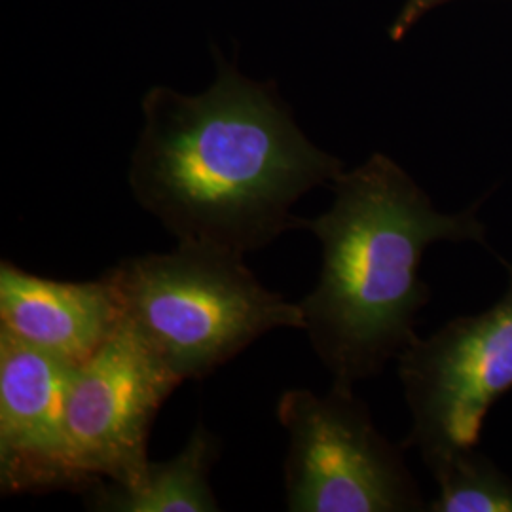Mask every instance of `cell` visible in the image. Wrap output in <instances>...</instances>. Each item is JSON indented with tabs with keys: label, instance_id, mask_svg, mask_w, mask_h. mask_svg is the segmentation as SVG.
I'll use <instances>...</instances> for the list:
<instances>
[{
	"label": "cell",
	"instance_id": "cell-1",
	"mask_svg": "<svg viewBox=\"0 0 512 512\" xmlns=\"http://www.w3.org/2000/svg\"><path fill=\"white\" fill-rule=\"evenodd\" d=\"M342 171L270 84L219 63L205 92L148 90L129 186L177 243L245 256L306 230L294 203Z\"/></svg>",
	"mask_w": 512,
	"mask_h": 512
},
{
	"label": "cell",
	"instance_id": "cell-2",
	"mask_svg": "<svg viewBox=\"0 0 512 512\" xmlns=\"http://www.w3.org/2000/svg\"><path fill=\"white\" fill-rule=\"evenodd\" d=\"M334 202L306 230L321 243L315 289L298 302L311 348L332 385L353 389L397 359L416 338V317L431 300L421 260L437 241L488 249L480 203L440 213L425 190L385 154L342 171Z\"/></svg>",
	"mask_w": 512,
	"mask_h": 512
},
{
	"label": "cell",
	"instance_id": "cell-3",
	"mask_svg": "<svg viewBox=\"0 0 512 512\" xmlns=\"http://www.w3.org/2000/svg\"><path fill=\"white\" fill-rule=\"evenodd\" d=\"M122 319L183 384L275 329H304L298 304L266 289L245 256L200 245L131 256L103 274Z\"/></svg>",
	"mask_w": 512,
	"mask_h": 512
},
{
	"label": "cell",
	"instance_id": "cell-4",
	"mask_svg": "<svg viewBox=\"0 0 512 512\" xmlns=\"http://www.w3.org/2000/svg\"><path fill=\"white\" fill-rule=\"evenodd\" d=\"M277 420L289 433L285 497L293 512H414L427 503L404 461L353 389L285 391Z\"/></svg>",
	"mask_w": 512,
	"mask_h": 512
},
{
	"label": "cell",
	"instance_id": "cell-5",
	"mask_svg": "<svg viewBox=\"0 0 512 512\" xmlns=\"http://www.w3.org/2000/svg\"><path fill=\"white\" fill-rule=\"evenodd\" d=\"M503 266L507 291L490 310L416 336L397 357L412 414L406 446L418 448L431 475L476 448L490 408L512 389V262Z\"/></svg>",
	"mask_w": 512,
	"mask_h": 512
},
{
	"label": "cell",
	"instance_id": "cell-6",
	"mask_svg": "<svg viewBox=\"0 0 512 512\" xmlns=\"http://www.w3.org/2000/svg\"><path fill=\"white\" fill-rule=\"evenodd\" d=\"M181 382L124 323L74 368L65 404L67 454L86 490L97 480L129 484L148 465L156 414Z\"/></svg>",
	"mask_w": 512,
	"mask_h": 512
},
{
	"label": "cell",
	"instance_id": "cell-7",
	"mask_svg": "<svg viewBox=\"0 0 512 512\" xmlns=\"http://www.w3.org/2000/svg\"><path fill=\"white\" fill-rule=\"evenodd\" d=\"M74 368L0 329L2 494L78 490L65 437Z\"/></svg>",
	"mask_w": 512,
	"mask_h": 512
},
{
	"label": "cell",
	"instance_id": "cell-8",
	"mask_svg": "<svg viewBox=\"0 0 512 512\" xmlns=\"http://www.w3.org/2000/svg\"><path fill=\"white\" fill-rule=\"evenodd\" d=\"M122 325L109 281L71 283L0 264V329L21 342L80 365Z\"/></svg>",
	"mask_w": 512,
	"mask_h": 512
},
{
	"label": "cell",
	"instance_id": "cell-9",
	"mask_svg": "<svg viewBox=\"0 0 512 512\" xmlns=\"http://www.w3.org/2000/svg\"><path fill=\"white\" fill-rule=\"evenodd\" d=\"M219 452V439L198 425L175 458L148 461L137 480L93 482L84 490L86 507L99 512L220 511L209 480Z\"/></svg>",
	"mask_w": 512,
	"mask_h": 512
},
{
	"label": "cell",
	"instance_id": "cell-10",
	"mask_svg": "<svg viewBox=\"0 0 512 512\" xmlns=\"http://www.w3.org/2000/svg\"><path fill=\"white\" fill-rule=\"evenodd\" d=\"M433 478L439 495L427 503L429 512H512V478L478 448L446 461Z\"/></svg>",
	"mask_w": 512,
	"mask_h": 512
},
{
	"label": "cell",
	"instance_id": "cell-11",
	"mask_svg": "<svg viewBox=\"0 0 512 512\" xmlns=\"http://www.w3.org/2000/svg\"><path fill=\"white\" fill-rule=\"evenodd\" d=\"M446 2H452V0H406L393 25L389 27V37L395 42L403 40L420 19L425 18L431 10L439 8Z\"/></svg>",
	"mask_w": 512,
	"mask_h": 512
}]
</instances>
